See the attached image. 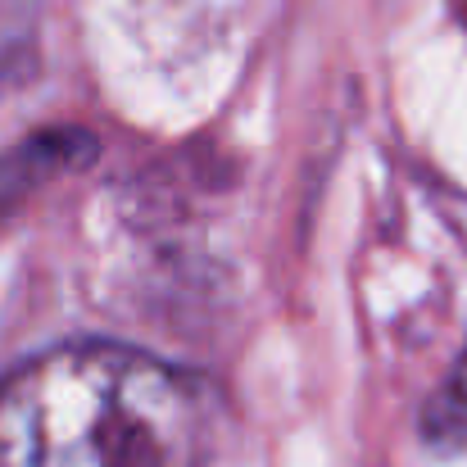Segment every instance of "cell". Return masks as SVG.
I'll list each match as a JSON object with an SVG mask.
<instances>
[{"instance_id":"obj_1","label":"cell","mask_w":467,"mask_h":467,"mask_svg":"<svg viewBox=\"0 0 467 467\" xmlns=\"http://www.w3.org/2000/svg\"><path fill=\"white\" fill-rule=\"evenodd\" d=\"M213 395L123 345H64L0 386V467H204Z\"/></svg>"}]
</instances>
